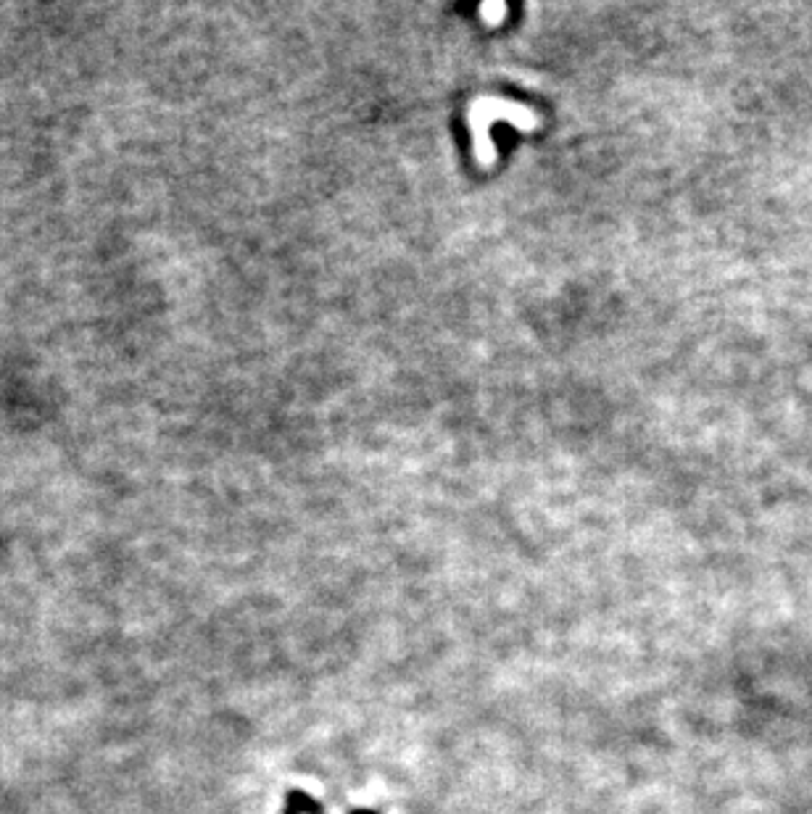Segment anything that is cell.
<instances>
[{"label": "cell", "mask_w": 812, "mask_h": 814, "mask_svg": "<svg viewBox=\"0 0 812 814\" xmlns=\"http://www.w3.org/2000/svg\"><path fill=\"white\" fill-rule=\"evenodd\" d=\"M472 127H475V153L483 164L494 161V151H491V140L486 137L488 127L494 124L496 119H506V122H515L517 127L523 130H533L538 124V116L528 111L525 105H517V103H504V101H478L475 108H472Z\"/></svg>", "instance_id": "1"}, {"label": "cell", "mask_w": 812, "mask_h": 814, "mask_svg": "<svg viewBox=\"0 0 812 814\" xmlns=\"http://www.w3.org/2000/svg\"><path fill=\"white\" fill-rule=\"evenodd\" d=\"M480 14H483L488 22H498V16L506 14V5H501V3H486V5L480 8Z\"/></svg>", "instance_id": "2"}]
</instances>
